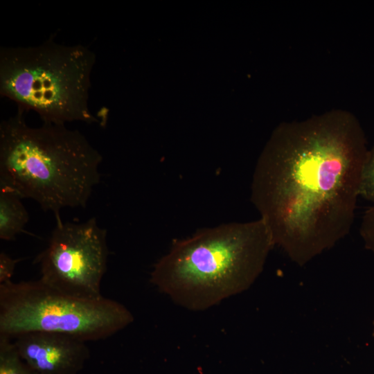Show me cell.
<instances>
[{
  "instance_id": "obj_1",
  "label": "cell",
  "mask_w": 374,
  "mask_h": 374,
  "mask_svg": "<svg viewBox=\"0 0 374 374\" xmlns=\"http://www.w3.org/2000/svg\"><path fill=\"white\" fill-rule=\"evenodd\" d=\"M368 150L359 121L342 111L286 123L273 134L251 199L274 244L299 266L349 233Z\"/></svg>"
},
{
  "instance_id": "obj_2",
  "label": "cell",
  "mask_w": 374,
  "mask_h": 374,
  "mask_svg": "<svg viewBox=\"0 0 374 374\" xmlns=\"http://www.w3.org/2000/svg\"><path fill=\"white\" fill-rule=\"evenodd\" d=\"M274 246L260 217L202 229L173 242L154 265L150 281L177 304L204 310L247 290Z\"/></svg>"
},
{
  "instance_id": "obj_5",
  "label": "cell",
  "mask_w": 374,
  "mask_h": 374,
  "mask_svg": "<svg viewBox=\"0 0 374 374\" xmlns=\"http://www.w3.org/2000/svg\"><path fill=\"white\" fill-rule=\"evenodd\" d=\"M134 321L121 303L106 297L84 300L37 280L0 284V335L34 332L67 335L86 342L107 339Z\"/></svg>"
},
{
  "instance_id": "obj_8",
  "label": "cell",
  "mask_w": 374,
  "mask_h": 374,
  "mask_svg": "<svg viewBox=\"0 0 374 374\" xmlns=\"http://www.w3.org/2000/svg\"><path fill=\"white\" fill-rule=\"evenodd\" d=\"M21 199L13 190L0 185V238L3 240H13L29 220Z\"/></svg>"
},
{
  "instance_id": "obj_4",
  "label": "cell",
  "mask_w": 374,
  "mask_h": 374,
  "mask_svg": "<svg viewBox=\"0 0 374 374\" xmlns=\"http://www.w3.org/2000/svg\"><path fill=\"white\" fill-rule=\"evenodd\" d=\"M95 54L82 45L57 44L51 36L31 47L0 48V93L44 123H97L88 100Z\"/></svg>"
},
{
  "instance_id": "obj_6",
  "label": "cell",
  "mask_w": 374,
  "mask_h": 374,
  "mask_svg": "<svg viewBox=\"0 0 374 374\" xmlns=\"http://www.w3.org/2000/svg\"><path fill=\"white\" fill-rule=\"evenodd\" d=\"M109 255L107 231L95 218L82 223L57 220L46 247L37 256L39 280L64 294L96 300Z\"/></svg>"
},
{
  "instance_id": "obj_9",
  "label": "cell",
  "mask_w": 374,
  "mask_h": 374,
  "mask_svg": "<svg viewBox=\"0 0 374 374\" xmlns=\"http://www.w3.org/2000/svg\"><path fill=\"white\" fill-rule=\"evenodd\" d=\"M0 374H35L19 355L12 338L0 335Z\"/></svg>"
},
{
  "instance_id": "obj_3",
  "label": "cell",
  "mask_w": 374,
  "mask_h": 374,
  "mask_svg": "<svg viewBox=\"0 0 374 374\" xmlns=\"http://www.w3.org/2000/svg\"><path fill=\"white\" fill-rule=\"evenodd\" d=\"M24 112L0 125V185L60 220L64 208L85 207L99 183L100 153L64 125L28 126Z\"/></svg>"
},
{
  "instance_id": "obj_7",
  "label": "cell",
  "mask_w": 374,
  "mask_h": 374,
  "mask_svg": "<svg viewBox=\"0 0 374 374\" xmlns=\"http://www.w3.org/2000/svg\"><path fill=\"white\" fill-rule=\"evenodd\" d=\"M12 339L35 374H79L90 357L87 342L67 335L34 331Z\"/></svg>"
},
{
  "instance_id": "obj_11",
  "label": "cell",
  "mask_w": 374,
  "mask_h": 374,
  "mask_svg": "<svg viewBox=\"0 0 374 374\" xmlns=\"http://www.w3.org/2000/svg\"><path fill=\"white\" fill-rule=\"evenodd\" d=\"M359 233L365 247L374 253V204L364 213Z\"/></svg>"
},
{
  "instance_id": "obj_10",
  "label": "cell",
  "mask_w": 374,
  "mask_h": 374,
  "mask_svg": "<svg viewBox=\"0 0 374 374\" xmlns=\"http://www.w3.org/2000/svg\"><path fill=\"white\" fill-rule=\"evenodd\" d=\"M359 197L374 204V145L368 150L364 163Z\"/></svg>"
},
{
  "instance_id": "obj_12",
  "label": "cell",
  "mask_w": 374,
  "mask_h": 374,
  "mask_svg": "<svg viewBox=\"0 0 374 374\" xmlns=\"http://www.w3.org/2000/svg\"><path fill=\"white\" fill-rule=\"evenodd\" d=\"M19 259H14L4 251L0 253V284L11 280Z\"/></svg>"
},
{
  "instance_id": "obj_13",
  "label": "cell",
  "mask_w": 374,
  "mask_h": 374,
  "mask_svg": "<svg viewBox=\"0 0 374 374\" xmlns=\"http://www.w3.org/2000/svg\"><path fill=\"white\" fill-rule=\"evenodd\" d=\"M373 324H374V322H373ZM373 336H374V330H373Z\"/></svg>"
}]
</instances>
